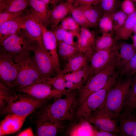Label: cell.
Returning <instances> with one entry per match:
<instances>
[{
	"label": "cell",
	"mask_w": 136,
	"mask_h": 136,
	"mask_svg": "<svg viewBox=\"0 0 136 136\" xmlns=\"http://www.w3.org/2000/svg\"><path fill=\"white\" fill-rule=\"evenodd\" d=\"M54 98L50 102L36 111L61 121H72L77 105L78 90L70 91L64 95Z\"/></svg>",
	"instance_id": "cell-1"
},
{
	"label": "cell",
	"mask_w": 136,
	"mask_h": 136,
	"mask_svg": "<svg viewBox=\"0 0 136 136\" xmlns=\"http://www.w3.org/2000/svg\"><path fill=\"white\" fill-rule=\"evenodd\" d=\"M133 77L132 76L119 77L107 92L104 109L118 121L126 104Z\"/></svg>",
	"instance_id": "cell-2"
},
{
	"label": "cell",
	"mask_w": 136,
	"mask_h": 136,
	"mask_svg": "<svg viewBox=\"0 0 136 136\" xmlns=\"http://www.w3.org/2000/svg\"><path fill=\"white\" fill-rule=\"evenodd\" d=\"M53 99H38L26 93L14 91L9 98L1 113L3 116L9 114L29 115L44 107Z\"/></svg>",
	"instance_id": "cell-3"
},
{
	"label": "cell",
	"mask_w": 136,
	"mask_h": 136,
	"mask_svg": "<svg viewBox=\"0 0 136 136\" xmlns=\"http://www.w3.org/2000/svg\"><path fill=\"white\" fill-rule=\"evenodd\" d=\"M31 51L23 53L12 59L18 69V74L13 90L15 91L37 82H41L43 77L40 73Z\"/></svg>",
	"instance_id": "cell-4"
},
{
	"label": "cell",
	"mask_w": 136,
	"mask_h": 136,
	"mask_svg": "<svg viewBox=\"0 0 136 136\" xmlns=\"http://www.w3.org/2000/svg\"><path fill=\"white\" fill-rule=\"evenodd\" d=\"M119 76V72L117 70L103 88L89 95L78 107L73 119L80 118L87 119L92 113L104 108L108 90L115 83Z\"/></svg>",
	"instance_id": "cell-5"
},
{
	"label": "cell",
	"mask_w": 136,
	"mask_h": 136,
	"mask_svg": "<svg viewBox=\"0 0 136 136\" xmlns=\"http://www.w3.org/2000/svg\"><path fill=\"white\" fill-rule=\"evenodd\" d=\"M36 42L22 28L0 43V54L12 58L23 53L32 51Z\"/></svg>",
	"instance_id": "cell-6"
},
{
	"label": "cell",
	"mask_w": 136,
	"mask_h": 136,
	"mask_svg": "<svg viewBox=\"0 0 136 136\" xmlns=\"http://www.w3.org/2000/svg\"><path fill=\"white\" fill-rule=\"evenodd\" d=\"M116 60L105 68L92 76L78 90L77 109L90 94L103 88L117 70Z\"/></svg>",
	"instance_id": "cell-7"
},
{
	"label": "cell",
	"mask_w": 136,
	"mask_h": 136,
	"mask_svg": "<svg viewBox=\"0 0 136 136\" xmlns=\"http://www.w3.org/2000/svg\"><path fill=\"white\" fill-rule=\"evenodd\" d=\"M31 118L36 125L35 135L38 136H55L65 131L66 121L51 118L36 111Z\"/></svg>",
	"instance_id": "cell-8"
},
{
	"label": "cell",
	"mask_w": 136,
	"mask_h": 136,
	"mask_svg": "<svg viewBox=\"0 0 136 136\" xmlns=\"http://www.w3.org/2000/svg\"><path fill=\"white\" fill-rule=\"evenodd\" d=\"M32 51L34 62L41 76L43 78L52 77L54 72H56L51 58L43 42H36Z\"/></svg>",
	"instance_id": "cell-9"
},
{
	"label": "cell",
	"mask_w": 136,
	"mask_h": 136,
	"mask_svg": "<svg viewBox=\"0 0 136 136\" xmlns=\"http://www.w3.org/2000/svg\"><path fill=\"white\" fill-rule=\"evenodd\" d=\"M87 120L96 130H105L119 134L118 121L110 116L104 108L92 113Z\"/></svg>",
	"instance_id": "cell-10"
},
{
	"label": "cell",
	"mask_w": 136,
	"mask_h": 136,
	"mask_svg": "<svg viewBox=\"0 0 136 136\" xmlns=\"http://www.w3.org/2000/svg\"><path fill=\"white\" fill-rule=\"evenodd\" d=\"M117 54L118 50L116 44L111 48L94 52L89 59L91 76L103 70L116 60Z\"/></svg>",
	"instance_id": "cell-11"
},
{
	"label": "cell",
	"mask_w": 136,
	"mask_h": 136,
	"mask_svg": "<svg viewBox=\"0 0 136 136\" xmlns=\"http://www.w3.org/2000/svg\"><path fill=\"white\" fill-rule=\"evenodd\" d=\"M69 91L58 90L50 85L41 82H36L16 91L26 93L34 98L41 100L53 99L66 94Z\"/></svg>",
	"instance_id": "cell-12"
},
{
	"label": "cell",
	"mask_w": 136,
	"mask_h": 136,
	"mask_svg": "<svg viewBox=\"0 0 136 136\" xmlns=\"http://www.w3.org/2000/svg\"><path fill=\"white\" fill-rule=\"evenodd\" d=\"M25 11V17L22 28L33 41L43 42L42 36L44 25L36 15L32 8Z\"/></svg>",
	"instance_id": "cell-13"
},
{
	"label": "cell",
	"mask_w": 136,
	"mask_h": 136,
	"mask_svg": "<svg viewBox=\"0 0 136 136\" xmlns=\"http://www.w3.org/2000/svg\"><path fill=\"white\" fill-rule=\"evenodd\" d=\"M17 74V68L13 59L0 54V82L13 90Z\"/></svg>",
	"instance_id": "cell-14"
},
{
	"label": "cell",
	"mask_w": 136,
	"mask_h": 136,
	"mask_svg": "<svg viewBox=\"0 0 136 136\" xmlns=\"http://www.w3.org/2000/svg\"><path fill=\"white\" fill-rule=\"evenodd\" d=\"M42 42L43 46L53 61L56 73H60L58 53L57 40L53 32L50 31L44 26L43 28Z\"/></svg>",
	"instance_id": "cell-15"
},
{
	"label": "cell",
	"mask_w": 136,
	"mask_h": 136,
	"mask_svg": "<svg viewBox=\"0 0 136 136\" xmlns=\"http://www.w3.org/2000/svg\"><path fill=\"white\" fill-rule=\"evenodd\" d=\"M65 131L67 136H94L96 130L87 120L80 118L70 122Z\"/></svg>",
	"instance_id": "cell-16"
},
{
	"label": "cell",
	"mask_w": 136,
	"mask_h": 136,
	"mask_svg": "<svg viewBox=\"0 0 136 136\" xmlns=\"http://www.w3.org/2000/svg\"><path fill=\"white\" fill-rule=\"evenodd\" d=\"M77 38L76 46L79 52L86 54L90 59L94 50L95 40L93 34L88 28L81 27Z\"/></svg>",
	"instance_id": "cell-17"
},
{
	"label": "cell",
	"mask_w": 136,
	"mask_h": 136,
	"mask_svg": "<svg viewBox=\"0 0 136 136\" xmlns=\"http://www.w3.org/2000/svg\"><path fill=\"white\" fill-rule=\"evenodd\" d=\"M28 116L9 114L5 116L0 124V136L14 133L19 130Z\"/></svg>",
	"instance_id": "cell-18"
},
{
	"label": "cell",
	"mask_w": 136,
	"mask_h": 136,
	"mask_svg": "<svg viewBox=\"0 0 136 136\" xmlns=\"http://www.w3.org/2000/svg\"><path fill=\"white\" fill-rule=\"evenodd\" d=\"M72 4L61 1L54 6L49 11V24L52 30L70 13Z\"/></svg>",
	"instance_id": "cell-19"
},
{
	"label": "cell",
	"mask_w": 136,
	"mask_h": 136,
	"mask_svg": "<svg viewBox=\"0 0 136 136\" xmlns=\"http://www.w3.org/2000/svg\"><path fill=\"white\" fill-rule=\"evenodd\" d=\"M25 11L17 18L5 22L0 26V43L22 28Z\"/></svg>",
	"instance_id": "cell-20"
},
{
	"label": "cell",
	"mask_w": 136,
	"mask_h": 136,
	"mask_svg": "<svg viewBox=\"0 0 136 136\" xmlns=\"http://www.w3.org/2000/svg\"><path fill=\"white\" fill-rule=\"evenodd\" d=\"M118 50L116 60L117 69L119 71L129 62L136 53L132 44L123 43L117 46Z\"/></svg>",
	"instance_id": "cell-21"
},
{
	"label": "cell",
	"mask_w": 136,
	"mask_h": 136,
	"mask_svg": "<svg viewBox=\"0 0 136 136\" xmlns=\"http://www.w3.org/2000/svg\"><path fill=\"white\" fill-rule=\"evenodd\" d=\"M89 60V58L86 54L79 52L67 61L60 73L66 74L78 71L88 65Z\"/></svg>",
	"instance_id": "cell-22"
},
{
	"label": "cell",
	"mask_w": 136,
	"mask_h": 136,
	"mask_svg": "<svg viewBox=\"0 0 136 136\" xmlns=\"http://www.w3.org/2000/svg\"><path fill=\"white\" fill-rule=\"evenodd\" d=\"M119 135L123 136H136V116L133 113L126 116L120 115Z\"/></svg>",
	"instance_id": "cell-23"
},
{
	"label": "cell",
	"mask_w": 136,
	"mask_h": 136,
	"mask_svg": "<svg viewBox=\"0 0 136 136\" xmlns=\"http://www.w3.org/2000/svg\"><path fill=\"white\" fill-rule=\"evenodd\" d=\"M136 24V9L128 15L124 23L119 29L115 32V39L126 40L131 36L133 28Z\"/></svg>",
	"instance_id": "cell-24"
},
{
	"label": "cell",
	"mask_w": 136,
	"mask_h": 136,
	"mask_svg": "<svg viewBox=\"0 0 136 136\" xmlns=\"http://www.w3.org/2000/svg\"><path fill=\"white\" fill-rule=\"evenodd\" d=\"M29 7V0H0V13L24 11Z\"/></svg>",
	"instance_id": "cell-25"
},
{
	"label": "cell",
	"mask_w": 136,
	"mask_h": 136,
	"mask_svg": "<svg viewBox=\"0 0 136 136\" xmlns=\"http://www.w3.org/2000/svg\"><path fill=\"white\" fill-rule=\"evenodd\" d=\"M30 7L36 15L47 28L50 25L48 6L39 0H29Z\"/></svg>",
	"instance_id": "cell-26"
},
{
	"label": "cell",
	"mask_w": 136,
	"mask_h": 136,
	"mask_svg": "<svg viewBox=\"0 0 136 136\" xmlns=\"http://www.w3.org/2000/svg\"><path fill=\"white\" fill-rule=\"evenodd\" d=\"M61 74L65 80L79 84L82 87L91 77L88 65L73 72Z\"/></svg>",
	"instance_id": "cell-27"
},
{
	"label": "cell",
	"mask_w": 136,
	"mask_h": 136,
	"mask_svg": "<svg viewBox=\"0 0 136 136\" xmlns=\"http://www.w3.org/2000/svg\"><path fill=\"white\" fill-rule=\"evenodd\" d=\"M136 110V75L133 77L127 102L120 115L126 116L131 114Z\"/></svg>",
	"instance_id": "cell-28"
},
{
	"label": "cell",
	"mask_w": 136,
	"mask_h": 136,
	"mask_svg": "<svg viewBox=\"0 0 136 136\" xmlns=\"http://www.w3.org/2000/svg\"><path fill=\"white\" fill-rule=\"evenodd\" d=\"M78 7L82 10L87 19L93 27L98 25L100 19L103 15L100 8H96L91 5Z\"/></svg>",
	"instance_id": "cell-29"
},
{
	"label": "cell",
	"mask_w": 136,
	"mask_h": 136,
	"mask_svg": "<svg viewBox=\"0 0 136 136\" xmlns=\"http://www.w3.org/2000/svg\"><path fill=\"white\" fill-rule=\"evenodd\" d=\"M113 33L103 34L95 40L94 50L95 52L111 48L115 45L116 40L113 37Z\"/></svg>",
	"instance_id": "cell-30"
},
{
	"label": "cell",
	"mask_w": 136,
	"mask_h": 136,
	"mask_svg": "<svg viewBox=\"0 0 136 136\" xmlns=\"http://www.w3.org/2000/svg\"><path fill=\"white\" fill-rule=\"evenodd\" d=\"M58 53L63 60L67 61L72 57L79 53L76 46L58 41Z\"/></svg>",
	"instance_id": "cell-31"
},
{
	"label": "cell",
	"mask_w": 136,
	"mask_h": 136,
	"mask_svg": "<svg viewBox=\"0 0 136 136\" xmlns=\"http://www.w3.org/2000/svg\"><path fill=\"white\" fill-rule=\"evenodd\" d=\"M70 14L71 16L81 27H93L86 18L82 10L78 7L71 4Z\"/></svg>",
	"instance_id": "cell-32"
},
{
	"label": "cell",
	"mask_w": 136,
	"mask_h": 136,
	"mask_svg": "<svg viewBox=\"0 0 136 136\" xmlns=\"http://www.w3.org/2000/svg\"><path fill=\"white\" fill-rule=\"evenodd\" d=\"M52 31L54 34L58 41H62L70 45L76 46L77 44L74 40V36L71 32L63 29L59 25L52 29Z\"/></svg>",
	"instance_id": "cell-33"
},
{
	"label": "cell",
	"mask_w": 136,
	"mask_h": 136,
	"mask_svg": "<svg viewBox=\"0 0 136 136\" xmlns=\"http://www.w3.org/2000/svg\"><path fill=\"white\" fill-rule=\"evenodd\" d=\"M65 81L60 73L55 76L43 78L41 82L46 83L59 91L65 92L70 91L67 90L65 87Z\"/></svg>",
	"instance_id": "cell-34"
},
{
	"label": "cell",
	"mask_w": 136,
	"mask_h": 136,
	"mask_svg": "<svg viewBox=\"0 0 136 136\" xmlns=\"http://www.w3.org/2000/svg\"><path fill=\"white\" fill-rule=\"evenodd\" d=\"M112 12L104 14L100 19L98 25L103 34L113 32V25Z\"/></svg>",
	"instance_id": "cell-35"
},
{
	"label": "cell",
	"mask_w": 136,
	"mask_h": 136,
	"mask_svg": "<svg viewBox=\"0 0 136 136\" xmlns=\"http://www.w3.org/2000/svg\"><path fill=\"white\" fill-rule=\"evenodd\" d=\"M59 26L63 29L71 32L77 37L79 34L81 28L71 16H67L61 21Z\"/></svg>",
	"instance_id": "cell-36"
},
{
	"label": "cell",
	"mask_w": 136,
	"mask_h": 136,
	"mask_svg": "<svg viewBox=\"0 0 136 136\" xmlns=\"http://www.w3.org/2000/svg\"><path fill=\"white\" fill-rule=\"evenodd\" d=\"M0 105L1 112L6 105L9 98L13 93L14 91L1 82H0Z\"/></svg>",
	"instance_id": "cell-37"
},
{
	"label": "cell",
	"mask_w": 136,
	"mask_h": 136,
	"mask_svg": "<svg viewBox=\"0 0 136 136\" xmlns=\"http://www.w3.org/2000/svg\"><path fill=\"white\" fill-rule=\"evenodd\" d=\"M128 15L121 10L114 11L113 15L114 31L120 29L125 22Z\"/></svg>",
	"instance_id": "cell-38"
},
{
	"label": "cell",
	"mask_w": 136,
	"mask_h": 136,
	"mask_svg": "<svg viewBox=\"0 0 136 136\" xmlns=\"http://www.w3.org/2000/svg\"><path fill=\"white\" fill-rule=\"evenodd\" d=\"M136 73V53L126 66L119 71V77L131 76Z\"/></svg>",
	"instance_id": "cell-39"
},
{
	"label": "cell",
	"mask_w": 136,
	"mask_h": 136,
	"mask_svg": "<svg viewBox=\"0 0 136 136\" xmlns=\"http://www.w3.org/2000/svg\"><path fill=\"white\" fill-rule=\"evenodd\" d=\"M25 10L16 12L0 13V26L5 22L17 18L22 15Z\"/></svg>",
	"instance_id": "cell-40"
},
{
	"label": "cell",
	"mask_w": 136,
	"mask_h": 136,
	"mask_svg": "<svg viewBox=\"0 0 136 136\" xmlns=\"http://www.w3.org/2000/svg\"><path fill=\"white\" fill-rule=\"evenodd\" d=\"M116 0H101L100 8L103 15L114 11Z\"/></svg>",
	"instance_id": "cell-41"
},
{
	"label": "cell",
	"mask_w": 136,
	"mask_h": 136,
	"mask_svg": "<svg viewBox=\"0 0 136 136\" xmlns=\"http://www.w3.org/2000/svg\"><path fill=\"white\" fill-rule=\"evenodd\" d=\"M121 10L128 16L134 12L136 10L131 0H124L121 5Z\"/></svg>",
	"instance_id": "cell-42"
},
{
	"label": "cell",
	"mask_w": 136,
	"mask_h": 136,
	"mask_svg": "<svg viewBox=\"0 0 136 136\" xmlns=\"http://www.w3.org/2000/svg\"><path fill=\"white\" fill-rule=\"evenodd\" d=\"M101 0H73L72 4L79 7L87 5H96L100 3Z\"/></svg>",
	"instance_id": "cell-43"
},
{
	"label": "cell",
	"mask_w": 136,
	"mask_h": 136,
	"mask_svg": "<svg viewBox=\"0 0 136 136\" xmlns=\"http://www.w3.org/2000/svg\"><path fill=\"white\" fill-rule=\"evenodd\" d=\"M65 87L67 90L70 91L76 89L79 90L82 87L79 84L66 80L65 82Z\"/></svg>",
	"instance_id": "cell-44"
},
{
	"label": "cell",
	"mask_w": 136,
	"mask_h": 136,
	"mask_svg": "<svg viewBox=\"0 0 136 136\" xmlns=\"http://www.w3.org/2000/svg\"><path fill=\"white\" fill-rule=\"evenodd\" d=\"M115 134L112 132L103 130H96L94 136H117Z\"/></svg>",
	"instance_id": "cell-45"
},
{
	"label": "cell",
	"mask_w": 136,
	"mask_h": 136,
	"mask_svg": "<svg viewBox=\"0 0 136 136\" xmlns=\"http://www.w3.org/2000/svg\"><path fill=\"white\" fill-rule=\"evenodd\" d=\"M33 131L30 128H29L19 133L17 136H34Z\"/></svg>",
	"instance_id": "cell-46"
},
{
	"label": "cell",
	"mask_w": 136,
	"mask_h": 136,
	"mask_svg": "<svg viewBox=\"0 0 136 136\" xmlns=\"http://www.w3.org/2000/svg\"><path fill=\"white\" fill-rule=\"evenodd\" d=\"M43 2L48 6L51 5L53 7L57 4L62 1V0H39Z\"/></svg>",
	"instance_id": "cell-47"
},
{
	"label": "cell",
	"mask_w": 136,
	"mask_h": 136,
	"mask_svg": "<svg viewBox=\"0 0 136 136\" xmlns=\"http://www.w3.org/2000/svg\"><path fill=\"white\" fill-rule=\"evenodd\" d=\"M133 44H132L133 47L136 50V34L132 37Z\"/></svg>",
	"instance_id": "cell-48"
},
{
	"label": "cell",
	"mask_w": 136,
	"mask_h": 136,
	"mask_svg": "<svg viewBox=\"0 0 136 136\" xmlns=\"http://www.w3.org/2000/svg\"><path fill=\"white\" fill-rule=\"evenodd\" d=\"M133 32L135 34H136V24L133 28Z\"/></svg>",
	"instance_id": "cell-49"
},
{
	"label": "cell",
	"mask_w": 136,
	"mask_h": 136,
	"mask_svg": "<svg viewBox=\"0 0 136 136\" xmlns=\"http://www.w3.org/2000/svg\"><path fill=\"white\" fill-rule=\"evenodd\" d=\"M62 1L67 2L70 3L72 4L73 0H62Z\"/></svg>",
	"instance_id": "cell-50"
},
{
	"label": "cell",
	"mask_w": 136,
	"mask_h": 136,
	"mask_svg": "<svg viewBox=\"0 0 136 136\" xmlns=\"http://www.w3.org/2000/svg\"><path fill=\"white\" fill-rule=\"evenodd\" d=\"M133 0L134 1H136V0Z\"/></svg>",
	"instance_id": "cell-51"
},
{
	"label": "cell",
	"mask_w": 136,
	"mask_h": 136,
	"mask_svg": "<svg viewBox=\"0 0 136 136\" xmlns=\"http://www.w3.org/2000/svg\"></svg>",
	"instance_id": "cell-52"
}]
</instances>
